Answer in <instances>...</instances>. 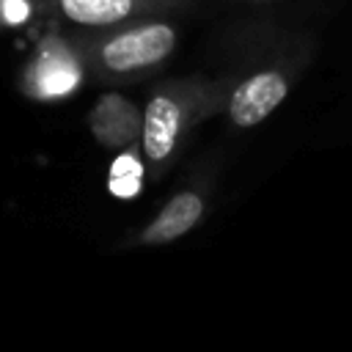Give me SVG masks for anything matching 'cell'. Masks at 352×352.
Here are the masks:
<instances>
[{
    "instance_id": "cell-8",
    "label": "cell",
    "mask_w": 352,
    "mask_h": 352,
    "mask_svg": "<svg viewBox=\"0 0 352 352\" xmlns=\"http://www.w3.org/2000/svg\"><path fill=\"white\" fill-rule=\"evenodd\" d=\"M140 182H143V170L138 160H132L129 154H121L110 168V179H107L110 192L118 198H132L140 190Z\"/></svg>"
},
{
    "instance_id": "cell-6",
    "label": "cell",
    "mask_w": 352,
    "mask_h": 352,
    "mask_svg": "<svg viewBox=\"0 0 352 352\" xmlns=\"http://www.w3.org/2000/svg\"><path fill=\"white\" fill-rule=\"evenodd\" d=\"M60 8L77 25H110L132 11V0H60Z\"/></svg>"
},
{
    "instance_id": "cell-2",
    "label": "cell",
    "mask_w": 352,
    "mask_h": 352,
    "mask_svg": "<svg viewBox=\"0 0 352 352\" xmlns=\"http://www.w3.org/2000/svg\"><path fill=\"white\" fill-rule=\"evenodd\" d=\"M286 80L278 72H258L239 82V88L231 94L228 113L236 126H256L264 121L283 99H286Z\"/></svg>"
},
{
    "instance_id": "cell-9",
    "label": "cell",
    "mask_w": 352,
    "mask_h": 352,
    "mask_svg": "<svg viewBox=\"0 0 352 352\" xmlns=\"http://www.w3.org/2000/svg\"><path fill=\"white\" fill-rule=\"evenodd\" d=\"M28 14H30V8H28L25 0H3V16H6V22L19 25V22L28 19Z\"/></svg>"
},
{
    "instance_id": "cell-3",
    "label": "cell",
    "mask_w": 352,
    "mask_h": 352,
    "mask_svg": "<svg viewBox=\"0 0 352 352\" xmlns=\"http://www.w3.org/2000/svg\"><path fill=\"white\" fill-rule=\"evenodd\" d=\"M182 110L168 96H154L143 110V151L148 160H165L179 135Z\"/></svg>"
},
{
    "instance_id": "cell-5",
    "label": "cell",
    "mask_w": 352,
    "mask_h": 352,
    "mask_svg": "<svg viewBox=\"0 0 352 352\" xmlns=\"http://www.w3.org/2000/svg\"><path fill=\"white\" fill-rule=\"evenodd\" d=\"M77 82H80V69L63 50H52L36 63V91L41 96L69 94Z\"/></svg>"
},
{
    "instance_id": "cell-7",
    "label": "cell",
    "mask_w": 352,
    "mask_h": 352,
    "mask_svg": "<svg viewBox=\"0 0 352 352\" xmlns=\"http://www.w3.org/2000/svg\"><path fill=\"white\" fill-rule=\"evenodd\" d=\"M96 110L113 118L110 124H107V121L94 124L96 138H102L104 143H121V140H129V138L135 135V124H121V118L135 116V107H132L129 102H124V99H118V96H104Z\"/></svg>"
},
{
    "instance_id": "cell-4",
    "label": "cell",
    "mask_w": 352,
    "mask_h": 352,
    "mask_svg": "<svg viewBox=\"0 0 352 352\" xmlns=\"http://www.w3.org/2000/svg\"><path fill=\"white\" fill-rule=\"evenodd\" d=\"M201 212H204V201H201L195 192H179V195H173V198L162 206V212L148 223V228L143 231L140 239H143L146 245L170 242V239H176V236L187 234V231L198 223Z\"/></svg>"
},
{
    "instance_id": "cell-1",
    "label": "cell",
    "mask_w": 352,
    "mask_h": 352,
    "mask_svg": "<svg viewBox=\"0 0 352 352\" xmlns=\"http://www.w3.org/2000/svg\"><path fill=\"white\" fill-rule=\"evenodd\" d=\"M173 44H176L173 28H168L165 22H151L143 28H132L116 36L113 41H107L102 50V60L113 72H129L162 60L165 55H170Z\"/></svg>"
}]
</instances>
